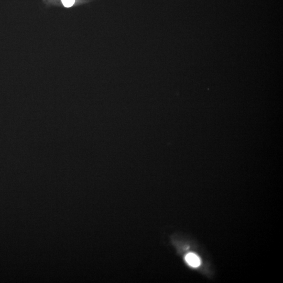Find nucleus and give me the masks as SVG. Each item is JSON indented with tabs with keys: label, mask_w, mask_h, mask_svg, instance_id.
Returning a JSON list of instances; mask_svg holds the SVG:
<instances>
[{
	"label": "nucleus",
	"mask_w": 283,
	"mask_h": 283,
	"mask_svg": "<svg viewBox=\"0 0 283 283\" xmlns=\"http://www.w3.org/2000/svg\"><path fill=\"white\" fill-rule=\"evenodd\" d=\"M61 1L65 7H72L74 3V0H61Z\"/></svg>",
	"instance_id": "nucleus-2"
},
{
	"label": "nucleus",
	"mask_w": 283,
	"mask_h": 283,
	"mask_svg": "<svg viewBox=\"0 0 283 283\" xmlns=\"http://www.w3.org/2000/svg\"><path fill=\"white\" fill-rule=\"evenodd\" d=\"M186 261L190 266L197 267L200 264V259L199 257L194 253H189L185 257Z\"/></svg>",
	"instance_id": "nucleus-1"
}]
</instances>
